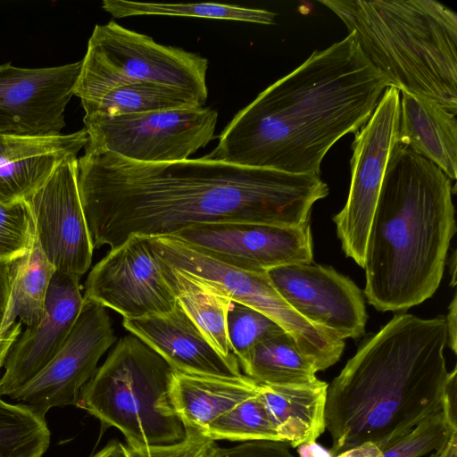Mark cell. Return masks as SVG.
I'll use <instances>...</instances> for the list:
<instances>
[{
    "label": "cell",
    "mask_w": 457,
    "mask_h": 457,
    "mask_svg": "<svg viewBox=\"0 0 457 457\" xmlns=\"http://www.w3.org/2000/svg\"><path fill=\"white\" fill-rule=\"evenodd\" d=\"M242 369L258 384L299 385L318 379L312 364L285 331L257 344Z\"/></svg>",
    "instance_id": "24"
},
{
    "label": "cell",
    "mask_w": 457,
    "mask_h": 457,
    "mask_svg": "<svg viewBox=\"0 0 457 457\" xmlns=\"http://www.w3.org/2000/svg\"><path fill=\"white\" fill-rule=\"evenodd\" d=\"M217 445L203 432L187 428L183 440L162 445L132 448L126 445L127 457H212Z\"/></svg>",
    "instance_id": "33"
},
{
    "label": "cell",
    "mask_w": 457,
    "mask_h": 457,
    "mask_svg": "<svg viewBox=\"0 0 457 457\" xmlns=\"http://www.w3.org/2000/svg\"><path fill=\"white\" fill-rule=\"evenodd\" d=\"M11 264L0 262V312L4 314L7 310L10 298Z\"/></svg>",
    "instance_id": "36"
},
{
    "label": "cell",
    "mask_w": 457,
    "mask_h": 457,
    "mask_svg": "<svg viewBox=\"0 0 457 457\" xmlns=\"http://www.w3.org/2000/svg\"><path fill=\"white\" fill-rule=\"evenodd\" d=\"M457 297L456 294L454 295L450 305L448 314L445 317L446 323V333H447V340L446 345L450 347V349L456 353V318H457Z\"/></svg>",
    "instance_id": "37"
},
{
    "label": "cell",
    "mask_w": 457,
    "mask_h": 457,
    "mask_svg": "<svg viewBox=\"0 0 457 457\" xmlns=\"http://www.w3.org/2000/svg\"><path fill=\"white\" fill-rule=\"evenodd\" d=\"M102 8L112 17L162 15L228 20L270 25L276 13L263 10L218 3L162 4L128 0H104Z\"/></svg>",
    "instance_id": "25"
},
{
    "label": "cell",
    "mask_w": 457,
    "mask_h": 457,
    "mask_svg": "<svg viewBox=\"0 0 457 457\" xmlns=\"http://www.w3.org/2000/svg\"><path fill=\"white\" fill-rule=\"evenodd\" d=\"M445 446L441 449H438L436 451H435L431 455L430 457H443V454H444V448Z\"/></svg>",
    "instance_id": "43"
},
{
    "label": "cell",
    "mask_w": 457,
    "mask_h": 457,
    "mask_svg": "<svg viewBox=\"0 0 457 457\" xmlns=\"http://www.w3.org/2000/svg\"><path fill=\"white\" fill-rule=\"evenodd\" d=\"M445 317L396 314L362 343L328 386L325 422L334 457L366 442L384 452L440 412L456 368L445 358Z\"/></svg>",
    "instance_id": "3"
},
{
    "label": "cell",
    "mask_w": 457,
    "mask_h": 457,
    "mask_svg": "<svg viewBox=\"0 0 457 457\" xmlns=\"http://www.w3.org/2000/svg\"><path fill=\"white\" fill-rule=\"evenodd\" d=\"M50 440L45 416L0 398V457H43Z\"/></svg>",
    "instance_id": "26"
},
{
    "label": "cell",
    "mask_w": 457,
    "mask_h": 457,
    "mask_svg": "<svg viewBox=\"0 0 457 457\" xmlns=\"http://www.w3.org/2000/svg\"><path fill=\"white\" fill-rule=\"evenodd\" d=\"M76 62L42 68L0 65V137L61 134L81 69Z\"/></svg>",
    "instance_id": "14"
},
{
    "label": "cell",
    "mask_w": 457,
    "mask_h": 457,
    "mask_svg": "<svg viewBox=\"0 0 457 457\" xmlns=\"http://www.w3.org/2000/svg\"><path fill=\"white\" fill-rule=\"evenodd\" d=\"M227 331L232 353L242 368L257 344L284 330L262 312L231 302L227 315Z\"/></svg>",
    "instance_id": "29"
},
{
    "label": "cell",
    "mask_w": 457,
    "mask_h": 457,
    "mask_svg": "<svg viewBox=\"0 0 457 457\" xmlns=\"http://www.w3.org/2000/svg\"><path fill=\"white\" fill-rule=\"evenodd\" d=\"M115 340L106 308L83 300L81 311L59 352L10 397L42 416L54 407L76 405L81 389Z\"/></svg>",
    "instance_id": "11"
},
{
    "label": "cell",
    "mask_w": 457,
    "mask_h": 457,
    "mask_svg": "<svg viewBox=\"0 0 457 457\" xmlns=\"http://www.w3.org/2000/svg\"><path fill=\"white\" fill-rule=\"evenodd\" d=\"M297 453L300 457H334L330 450L324 448L316 441L298 445Z\"/></svg>",
    "instance_id": "39"
},
{
    "label": "cell",
    "mask_w": 457,
    "mask_h": 457,
    "mask_svg": "<svg viewBox=\"0 0 457 457\" xmlns=\"http://www.w3.org/2000/svg\"><path fill=\"white\" fill-rule=\"evenodd\" d=\"M388 87L348 33L261 92L204 158L320 176L328 150L365 125Z\"/></svg>",
    "instance_id": "2"
},
{
    "label": "cell",
    "mask_w": 457,
    "mask_h": 457,
    "mask_svg": "<svg viewBox=\"0 0 457 457\" xmlns=\"http://www.w3.org/2000/svg\"><path fill=\"white\" fill-rule=\"evenodd\" d=\"M159 261L162 276L179 304L201 333L221 355L235 356L227 331V315L232 301L187 278L160 258Z\"/></svg>",
    "instance_id": "22"
},
{
    "label": "cell",
    "mask_w": 457,
    "mask_h": 457,
    "mask_svg": "<svg viewBox=\"0 0 457 457\" xmlns=\"http://www.w3.org/2000/svg\"><path fill=\"white\" fill-rule=\"evenodd\" d=\"M400 93L398 143L428 159L454 180L457 173L456 115L434 101Z\"/></svg>",
    "instance_id": "18"
},
{
    "label": "cell",
    "mask_w": 457,
    "mask_h": 457,
    "mask_svg": "<svg viewBox=\"0 0 457 457\" xmlns=\"http://www.w3.org/2000/svg\"><path fill=\"white\" fill-rule=\"evenodd\" d=\"M92 457H127L126 446L117 441H110Z\"/></svg>",
    "instance_id": "40"
},
{
    "label": "cell",
    "mask_w": 457,
    "mask_h": 457,
    "mask_svg": "<svg viewBox=\"0 0 457 457\" xmlns=\"http://www.w3.org/2000/svg\"><path fill=\"white\" fill-rule=\"evenodd\" d=\"M36 241L35 225L28 201L0 204V262L11 264Z\"/></svg>",
    "instance_id": "31"
},
{
    "label": "cell",
    "mask_w": 457,
    "mask_h": 457,
    "mask_svg": "<svg viewBox=\"0 0 457 457\" xmlns=\"http://www.w3.org/2000/svg\"><path fill=\"white\" fill-rule=\"evenodd\" d=\"M82 305L79 281L55 272L42 320L26 328L6 355L0 377V397L12 395L50 362L69 336Z\"/></svg>",
    "instance_id": "16"
},
{
    "label": "cell",
    "mask_w": 457,
    "mask_h": 457,
    "mask_svg": "<svg viewBox=\"0 0 457 457\" xmlns=\"http://www.w3.org/2000/svg\"><path fill=\"white\" fill-rule=\"evenodd\" d=\"M218 112L197 106L113 117H84L87 152L145 163L188 159L213 138Z\"/></svg>",
    "instance_id": "8"
},
{
    "label": "cell",
    "mask_w": 457,
    "mask_h": 457,
    "mask_svg": "<svg viewBox=\"0 0 457 457\" xmlns=\"http://www.w3.org/2000/svg\"><path fill=\"white\" fill-rule=\"evenodd\" d=\"M267 274L280 295L310 322L343 340L364 334L368 319L364 298L348 277L312 262L277 267Z\"/></svg>",
    "instance_id": "15"
},
{
    "label": "cell",
    "mask_w": 457,
    "mask_h": 457,
    "mask_svg": "<svg viewBox=\"0 0 457 457\" xmlns=\"http://www.w3.org/2000/svg\"><path fill=\"white\" fill-rule=\"evenodd\" d=\"M74 87L80 101L137 82L184 90L206 103L208 60L195 53L163 46L114 21L95 26Z\"/></svg>",
    "instance_id": "7"
},
{
    "label": "cell",
    "mask_w": 457,
    "mask_h": 457,
    "mask_svg": "<svg viewBox=\"0 0 457 457\" xmlns=\"http://www.w3.org/2000/svg\"><path fill=\"white\" fill-rule=\"evenodd\" d=\"M2 369V367L0 366V370Z\"/></svg>",
    "instance_id": "45"
},
{
    "label": "cell",
    "mask_w": 457,
    "mask_h": 457,
    "mask_svg": "<svg viewBox=\"0 0 457 457\" xmlns=\"http://www.w3.org/2000/svg\"><path fill=\"white\" fill-rule=\"evenodd\" d=\"M258 383L247 377H213L175 371L170 386L173 408L186 428L204 432L218 417L256 395Z\"/></svg>",
    "instance_id": "19"
},
{
    "label": "cell",
    "mask_w": 457,
    "mask_h": 457,
    "mask_svg": "<svg viewBox=\"0 0 457 457\" xmlns=\"http://www.w3.org/2000/svg\"><path fill=\"white\" fill-rule=\"evenodd\" d=\"M4 313L0 312V324L2 323L3 320H4Z\"/></svg>",
    "instance_id": "44"
},
{
    "label": "cell",
    "mask_w": 457,
    "mask_h": 457,
    "mask_svg": "<svg viewBox=\"0 0 457 457\" xmlns=\"http://www.w3.org/2000/svg\"><path fill=\"white\" fill-rule=\"evenodd\" d=\"M399 119L400 92L388 87L369 120L354 133L347 201L333 218L345 254L361 268L386 168L398 142Z\"/></svg>",
    "instance_id": "9"
},
{
    "label": "cell",
    "mask_w": 457,
    "mask_h": 457,
    "mask_svg": "<svg viewBox=\"0 0 457 457\" xmlns=\"http://www.w3.org/2000/svg\"><path fill=\"white\" fill-rule=\"evenodd\" d=\"M88 137L84 129L50 137H0V163L10 159L54 150L79 152L87 144Z\"/></svg>",
    "instance_id": "32"
},
{
    "label": "cell",
    "mask_w": 457,
    "mask_h": 457,
    "mask_svg": "<svg viewBox=\"0 0 457 457\" xmlns=\"http://www.w3.org/2000/svg\"><path fill=\"white\" fill-rule=\"evenodd\" d=\"M80 102L84 117H113L204 105L184 90L149 82L122 85Z\"/></svg>",
    "instance_id": "23"
},
{
    "label": "cell",
    "mask_w": 457,
    "mask_h": 457,
    "mask_svg": "<svg viewBox=\"0 0 457 457\" xmlns=\"http://www.w3.org/2000/svg\"><path fill=\"white\" fill-rule=\"evenodd\" d=\"M21 333V323L17 320L12 327L6 328L0 324V366L3 368L6 355Z\"/></svg>",
    "instance_id": "35"
},
{
    "label": "cell",
    "mask_w": 457,
    "mask_h": 457,
    "mask_svg": "<svg viewBox=\"0 0 457 457\" xmlns=\"http://www.w3.org/2000/svg\"><path fill=\"white\" fill-rule=\"evenodd\" d=\"M79 193L94 249L129 236H172L204 223L309 222L328 195L320 176L209 160L145 163L110 152L78 158Z\"/></svg>",
    "instance_id": "1"
},
{
    "label": "cell",
    "mask_w": 457,
    "mask_h": 457,
    "mask_svg": "<svg viewBox=\"0 0 457 457\" xmlns=\"http://www.w3.org/2000/svg\"><path fill=\"white\" fill-rule=\"evenodd\" d=\"M175 370L136 336L122 337L80 391L77 407L113 427L127 446L178 443L187 428L176 413L170 386Z\"/></svg>",
    "instance_id": "6"
},
{
    "label": "cell",
    "mask_w": 457,
    "mask_h": 457,
    "mask_svg": "<svg viewBox=\"0 0 457 457\" xmlns=\"http://www.w3.org/2000/svg\"><path fill=\"white\" fill-rule=\"evenodd\" d=\"M83 300L137 319L171 312L177 298L145 237L131 235L89 271Z\"/></svg>",
    "instance_id": "10"
},
{
    "label": "cell",
    "mask_w": 457,
    "mask_h": 457,
    "mask_svg": "<svg viewBox=\"0 0 457 457\" xmlns=\"http://www.w3.org/2000/svg\"><path fill=\"white\" fill-rule=\"evenodd\" d=\"M204 434L214 441L226 439L238 442H283L257 394L218 417L207 427Z\"/></svg>",
    "instance_id": "28"
},
{
    "label": "cell",
    "mask_w": 457,
    "mask_h": 457,
    "mask_svg": "<svg viewBox=\"0 0 457 457\" xmlns=\"http://www.w3.org/2000/svg\"><path fill=\"white\" fill-rule=\"evenodd\" d=\"M56 272L37 239L11 264V292L2 324L12 327L19 319L27 328L37 325L46 312L49 286Z\"/></svg>",
    "instance_id": "21"
},
{
    "label": "cell",
    "mask_w": 457,
    "mask_h": 457,
    "mask_svg": "<svg viewBox=\"0 0 457 457\" xmlns=\"http://www.w3.org/2000/svg\"><path fill=\"white\" fill-rule=\"evenodd\" d=\"M222 263L251 272L311 263L312 237L309 222L295 227L257 223H204L172 235Z\"/></svg>",
    "instance_id": "12"
},
{
    "label": "cell",
    "mask_w": 457,
    "mask_h": 457,
    "mask_svg": "<svg viewBox=\"0 0 457 457\" xmlns=\"http://www.w3.org/2000/svg\"><path fill=\"white\" fill-rule=\"evenodd\" d=\"M452 180L433 162L395 144L367 238L364 295L379 312L430 298L456 232Z\"/></svg>",
    "instance_id": "4"
},
{
    "label": "cell",
    "mask_w": 457,
    "mask_h": 457,
    "mask_svg": "<svg viewBox=\"0 0 457 457\" xmlns=\"http://www.w3.org/2000/svg\"><path fill=\"white\" fill-rule=\"evenodd\" d=\"M390 87L457 114V14L433 0H321Z\"/></svg>",
    "instance_id": "5"
},
{
    "label": "cell",
    "mask_w": 457,
    "mask_h": 457,
    "mask_svg": "<svg viewBox=\"0 0 457 457\" xmlns=\"http://www.w3.org/2000/svg\"><path fill=\"white\" fill-rule=\"evenodd\" d=\"M449 272L452 276L451 286L454 287L456 283V251H453L449 262Z\"/></svg>",
    "instance_id": "42"
},
{
    "label": "cell",
    "mask_w": 457,
    "mask_h": 457,
    "mask_svg": "<svg viewBox=\"0 0 457 457\" xmlns=\"http://www.w3.org/2000/svg\"><path fill=\"white\" fill-rule=\"evenodd\" d=\"M383 451L371 442H366L349 448L337 454L335 457H381Z\"/></svg>",
    "instance_id": "38"
},
{
    "label": "cell",
    "mask_w": 457,
    "mask_h": 457,
    "mask_svg": "<svg viewBox=\"0 0 457 457\" xmlns=\"http://www.w3.org/2000/svg\"><path fill=\"white\" fill-rule=\"evenodd\" d=\"M328 386L320 379L299 385L258 384L257 395L283 442L297 447L316 441L324 432Z\"/></svg>",
    "instance_id": "20"
},
{
    "label": "cell",
    "mask_w": 457,
    "mask_h": 457,
    "mask_svg": "<svg viewBox=\"0 0 457 457\" xmlns=\"http://www.w3.org/2000/svg\"><path fill=\"white\" fill-rule=\"evenodd\" d=\"M122 325L177 372L228 378L244 375L236 356L221 355L179 303L168 313L123 319Z\"/></svg>",
    "instance_id": "17"
},
{
    "label": "cell",
    "mask_w": 457,
    "mask_h": 457,
    "mask_svg": "<svg viewBox=\"0 0 457 457\" xmlns=\"http://www.w3.org/2000/svg\"><path fill=\"white\" fill-rule=\"evenodd\" d=\"M78 156L66 157L28 200L36 239L56 272L78 281L88 270L94 247L77 180Z\"/></svg>",
    "instance_id": "13"
},
{
    "label": "cell",
    "mask_w": 457,
    "mask_h": 457,
    "mask_svg": "<svg viewBox=\"0 0 457 457\" xmlns=\"http://www.w3.org/2000/svg\"><path fill=\"white\" fill-rule=\"evenodd\" d=\"M443 457H457V434L453 435L445 445Z\"/></svg>",
    "instance_id": "41"
},
{
    "label": "cell",
    "mask_w": 457,
    "mask_h": 457,
    "mask_svg": "<svg viewBox=\"0 0 457 457\" xmlns=\"http://www.w3.org/2000/svg\"><path fill=\"white\" fill-rule=\"evenodd\" d=\"M212 457H295L289 445L281 441L257 440L242 442L228 448L216 446Z\"/></svg>",
    "instance_id": "34"
},
{
    "label": "cell",
    "mask_w": 457,
    "mask_h": 457,
    "mask_svg": "<svg viewBox=\"0 0 457 457\" xmlns=\"http://www.w3.org/2000/svg\"><path fill=\"white\" fill-rule=\"evenodd\" d=\"M72 150H54L10 159L0 163V204L28 201Z\"/></svg>",
    "instance_id": "27"
},
{
    "label": "cell",
    "mask_w": 457,
    "mask_h": 457,
    "mask_svg": "<svg viewBox=\"0 0 457 457\" xmlns=\"http://www.w3.org/2000/svg\"><path fill=\"white\" fill-rule=\"evenodd\" d=\"M457 434V421L443 410L417 425L381 457H421L443 448Z\"/></svg>",
    "instance_id": "30"
}]
</instances>
